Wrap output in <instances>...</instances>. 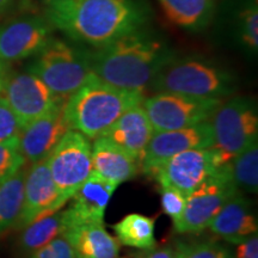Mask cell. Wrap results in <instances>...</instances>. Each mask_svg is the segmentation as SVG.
<instances>
[{
	"label": "cell",
	"mask_w": 258,
	"mask_h": 258,
	"mask_svg": "<svg viewBox=\"0 0 258 258\" xmlns=\"http://www.w3.org/2000/svg\"><path fill=\"white\" fill-rule=\"evenodd\" d=\"M43 5L54 29L93 48L143 29L148 19L139 0H43Z\"/></svg>",
	"instance_id": "6da1fadb"
},
{
	"label": "cell",
	"mask_w": 258,
	"mask_h": 258,
	"mask_svg": "<svg viewBox=\"0 0 258 258\" xmlns=\"http://www.w3.org/2000/svg\"><path fill=\"white\" fill-rule=\"evenodd\" d=\"M88 57L92 72L103 82L129 91L144 92L173 56L165 41L139 29L88 51Z\"/></svg>",
	"instance_id": "7a4b0ae2"
},
{
	"label": "cell",
	"mask_w": 258,
	"mask_h": 258,
	"mask_svg": "<svg viewBox=\"0 0 258 258\" xmlns=\"http://www.w3.org/2000/svg\"><path fill=\"white\" fill-rule=\"evenodd\" d=\"M144 99V92L116 88L95 76L66 99L63 114L70 128L90 140Z\"/></svg>",
	"instance_id": "3957f363"
},
{
	"label": "cell",
	"mask_w": 258,
	"mask_h": 258,
	"mask_svg": "<svg viewBox=\"0 0 258 258\" xmlns=\"http://www.w3.org/2000/svg\"><path fill=\"white\" fill-rule=\"evenodd\" d=\"M154 92H172L199 98L227 97L235 91L234 77L211 61L171 59L150 84Z\"/></svg>",
	"instance_id": "277c9868"
},
{
	"label": "cell",
	"mask_w": 258,
	"mask_h": 258,
	"mask_svg": "<svg viewBox=\"0 0 258 258\" xmlns=\"http://www.w3.org/2000/svg\"><path fill=\"white\" fill-rule=\"evenodd\" d=\"M28 72L64 99L96 76L90 67L88 51L60 40H51L29 64Z\"/></svg>",
	"instance_id": "5b68a950"
},
{
	"label": "cell",
	"mask_w": 258,
	"mask_h": 258,
	"mask_svg": "<svg viewBox=\"0 0 258 258\" xmlns=\"http://www.w3.org/2000/svg\"><path fill=\"white\" fill-rule=\"evenodd\" d=\"M209 121L214 147L230 160L258 140L257 105L246 97H233L221 102Z\"/></svg>",
	"instance_id": "8992f818"
},
{
	"label": "cell",
	"mask_w": 258,
	"mask_h": 258,
	"mask_svg": "<svg viewBox=\"0 0 258 258\" xmlns=\"http://www.w3.org/2000/svg\"><path fill=\"white\" fill-rule=\"evenodd\" d=\"M47 163L60 202L64 206L92 172L89 139L70 129L47 157Z\"/></svg>",
	"instance_id": "52a82bcc"
},
{
	"label": "cell",
	"mask_w": 258,
	"mask_h": 258,
	"mask_svg": "<svg viewBox=\"0 0 258 258\" xmlns=\"http://www.w3.org/2000/svg\"><path fill=\"white\" fill-rule=\"evenodd\" d=\"M228 163L189 194L182 219L173 226L176 233H201L228 199L239 191L232 180Z\"/></svg>",
	"instance_id": "ba28073f"
},
{
	"label": "cell",
	"mask_w": 258,
	"mask_h": 258,
	"mask_svg": "<svg viewBox=\"0 0 258 258\" xmlns=\"http://www.w3.org/2000/svg\"><path fill=\"white\" fill-rule=\"evenodd\" d=\"M222 99L199 98L172 92H156L145 98L143 106L154 133L175 131L208 121Z\"/></svg>",
	"instance_id": "9c48e42d"
},
{
	"label": "cell",
	"mask_w": 258,
	"mask_h": 258,
	"mask_svg": "<svg viewBox=\"0 0 258 258\" xmlns=\"http://www.w3.org/2000/svg\"><path fill=\"white\" fill-rule=\"evenodd\" d=\"M228 161L230 159L214 146L189 150L164 161L153 173L152 178L160 186H175L189 195Z\"/></svg>",
	"instance_id": "30bf717a"
},
{
	"label": "cell",
	"mask_w": 258,
	"mask_h": 258,
	"mask_svg": "<svg viewBox=\"0 0 258 258\" xmlns=\"http://www.w3.org/2000/svg\"><path fill=\"white\" fill-rule=\"evenodd\" d=\"M54 27L44 15L29 14L0 25V60L15 62L36 56L50 43Z\"/></svg>",
	"instance_id": "8fae6325"
},
{
	"label": "cell",
	"mask_w": 258,
	"mask_h": 258,
	"mask_svg": "<svg viewBox=\"0 0 258 258\" xmlns=\"http://www.w3.org/2000/svg\"><path fill=\"white\" fill-rule=\"evenodd\" d=\"M0 95L17 116L22 128L66 101L28 71L6 76Z\"/></svg>",
	"instance_id": "7c38bea8"
},
{
	"label": "cell",
	"mask_w": 258,
	"mask_h": 258,
	"mask_svg": "<svg viewBox=\"0 0 258 258\" xmlns=\"http://www.w3.org/2000/svg\"><path fill=\"white\" fill-rule=\"evenodd\" d=\"M213 146L214 135L209 120L175 131L156 132L145 151L141 169L145 175L152 177L158 167L173 156L189 150Z\"/></svg>",
	"instance_id": "4fadbf2b"
},
{
	"label": "cell",
	"mask_w": 258,
	"mask_h": 258,
	"mask_svg": "<svg viewBox=\"0 0 258 258\" xmlns=\"http://www.w3.org/2000/svg\"><path fill=\"white\" fill-rule=\"evenodd\" d=\"M62 207L47 158L31 164L25 175L23 207L15 226L16 230H22L37 219L60 211Z\"/></svg>",
	"instance_id": "5bb4252c"
},
{
	"label": "cell",
	"mask_w": 258,
	"mask_h": 258,
	"mask_svg": "<svg viewBox=\"0 0 258 258\" xmlns=\"http://www.w3.org/2000/svg\"><path fill=\"white\" fill-rule=\"evenodd\" d=\"M118 185L95 172L90 173L71 198L72 203L63 211L67 228L77 225L103 224L109 202Z\"/></svg>",
	"instance_id": "9a60e30c"
},
{
	"label": "cell",
	"mask_w": 258,
	"mask_h": 258,
	"mask_svg": "<svg viewBox=\"0 0 258 258\" xmlns=\"http://www.w3.org/2000/svg\"><path fill=\"white\" fill-rule=\"evenodd\" d=\"M64 102L22 128L18 135L19 147L29 163H37L49 156L71 129L64 118Z\"/></svg>",
	"instance_id": "2e32d148"
},
{
	"label": "cell",
	"mask_w": 258,
	"mask_h": 258,
	"mask_svg": "<svg viewBox=\"0 0 258 258\" xmlns=\"http://www.w3.org/2000/svg\"><path fill=\"white\" fill-rule=\"evenodd\" d=\"M154 133L143 103L128 109L98 137H105L123 148L141 166L145 151Z\"/></svg>",
	"instance_id": "e0dca14e"
},
{
	"label": "cell",
	"mask_w": 258,
	"mask_h": 258,
	"mask_svg": "<svg viewBox=\"0 0 258 258\" xmlns=\"http://www.w3.org/2000/svg\"><path fill=\"white\" fill-rule=\"evenodd\" d=\"M218 237L238 244L258 231V221L251 201L243 192H235L213 219L209 227Z\"/></svg>",
	"instance_id": "ac0fdd59"
},
{
	"label": "cell",
	"mask_w": 258,
	"mask_h": 258,
	"mask_svg": "<svg viewBox=\"0 0 258 258\" xmlns=\"http://www.w3.org/2000/svg\"><path fill=\"white\" fill-rule=\"evenodd\" d=\"M93 140L91 145L92 172L116 185L133 179L138 175L140 165L123 148L105 137H97Z\"/></svg>",
	"instance_id": "d6986e66"
},
{
	"label": "cell",
	"mask_w": 258,
	"mask_h": 258,
	"mask_svg": "<svg viewBox=\"0 0 258 258\" xmlns=\"http://www.w3.org/2000/svg\"><path fill=\"white\" fill-rule=\"evenodd\" d=\"M62 235L72 245L77 258H116L120 252V243L103 224L72 226Z\"/></svg>",
	"instance_id": "ffe728a7"
},
{
	"label": "cell",
	"mask_w": 258,
	"mask_h": 258,
	"mask_svg": "<svg viewBox=\"0 0 258 258\" xmlns=\"http://www.w3.org/2000/svg\"><path fill=\"white\" fill-rule=\"evenodd\" d=\"M167 19L185 30L198 31L211 21L215 0H158Z\"/></svg>",
	"instance_id": "44dd1931"
},
{
	"label": "cell",
	"mask_w": 258,
	"mask_h": 258,
	"mask_svg": "<svg viewBox=\"0 0 258 258\" xmlns=\"http://www.w3.org/2000/svg\"><path fill=\"white\" fill-rule=\"evenodd\" d=\"M66 228L63 211L60 209L51 214L44 215L22 228L18 240L19 249L25 254H31L56 237L62 235Z\"/></svg>",
	"instance_id": "7402d4cb"
},
{
	"label": "cell",
	"mask_w": 258,
	"mask_h": 258,
	"mask_svg": "<svg viewBox=\"0 0 258 258\" xmlns=\"http://www.w3.org/2000/svg\"><path fill=\"white\" fill-rule=\"evenodd\" d=\"M116 239L125 246L140 250L152 249L157 245L154 237L156 221L140 213H132L111 226Z\"/></svg>",
	"instance_id": "603a6c76"
},
{
	"label": "cell",
	"mask_w": 258,
	"mask_h": 258,
	"mask_svg": "<svg viewBox=\"0 0 258 258\" xmlns=\"http://www.w3.org/2000/svg\"><path fill=\"white\" fill-rule=\"evenodd\" d=\"M27 170L21 169L5 182L0 183V235L15 228L24 200Z\"/></svg>",
	"instance_id": "cb8c5ba5"
},
{
	"label": "cell",
	"mask_w": 258,
	"mask_h": 258,
	"mask_svg": "<svg viewBox=\"0 0 258 258\" xmlns=\"http://www.w3.org/2000/svg\"><path fill=\"white\" fill-rule=\"evenodd\" d=\"M234 185L241 192L256 194L258 190V144H251L228 163Z\"/></svg>",
	"instance_id": "d4e9b609"
},
{
	"label": "cell",
	"mask_w": 258,
	"mask_h": 258,
	"mask_svg": "<svg viewBox=\"0 0 258 258\" xmlns=\"http://www.w3.org/2000/svg\"><path fill=\"white\" fill-rule=\"evenodd\" d=\"M238 37L243 47L250 53L258 50V3L246 0L237 14Z\"/></svg>",
	"instance_id": "484cf974"
},
{
	"label": "cell",
	"mask_w": 258,
	"mask_h": 258,
	"mask_svg": "<svg viewBox=\"0 0 258 258\" xmlns=\"http://www.w3.org/2000/svg\"><path fill=\"white\" fill-rule=\"evenodd\" d=\"M25 163L27 160L21 152L18 137L0 143V183L23 169Z\"/></svg>",
	"instance_id": "4316f807"
},
{
	"label": "cell",
	"mask_w": 258,
	"mask_h": 258,
	"mask_svg": "<svg viewBox=\"0 0 258 258\" xmlns=\"http://www.w3.org/2000/svg\"><path fill=\"white\" fill-rule=\"evenodd\" d=\"M160 195L161 207H163L164 213L167 217H170L173 222V226L177 225L182 219L183 213H184L188 195L183 192L182 190L171 185H161Z\"/></svg>",
	"instance_id": "83f0119b"
},
{
	"label": "cell",
	"mask_w": 258,
	"mask_h": 258,
	"mask_svg": "<svg viewBox=\"0 0 258 258\" xmlns=\"http://www.w3.org/2000/svg\"><path fill=\"white\" fill-rule=\"evenodd\" d=\"M178 244L183 258H232L231 251L217 241H202L192 245Z\"/></svg>",
	"instance_id": "f1b7e54d"
},
{
	"label": "cell",
	"mask_w": 258,
	"mask_h": 258,
	"mask_svg": "<svg viewBox=\"0 0 258 258\" xmlns=\"http://www.w3.org/2000/svg\"><path fill=\"white\" fill-rule=\"evenodd\" d=\"M29 258H77L72 245L69 240L59 235L55 239L40 247V249L29 254Z\"/></svg>",
	"instance_id": "f546056e"
},
{
	"label": "cell",
	"mask_w": 258,
	"mask_h": 258,
	"mask_svg": "<svg viewBox=\"0 0 258 258\" xmlns=\"http://www.w3.org/2000/svg\"><path fill=\"white\" fill-rule=\"evenodd\" d=\"M21 131V122L18 121L17 116L10 108L4 97L0 95V143L18 137Z\"/></svg>",
	"instance_id": "4dcf8cb0"
},
{
	"label": "cell",
	"mask_w": 258,
	"mask_h": 258,
	"mask_svg": "<svg viewBox=\"0 0 258 258\" xmlns=\"http://www.w3.org/2000/svg\"><path fill=\"white\" fill-rule=\"evenodd\" d=\"M234 258H258V237L257 233L237 244Z\"/></svg>",
	"instance_id": "1f68e13d"
},
{
	"label": "cell",
	"mask_w": 258,
	"mask_h": 258,
	"mask_svg": "<svg viewBox=\"0 0 258 258\" xmlns=\"http://www.w3.org/2000/svg\"><path fill=\"white\" fill-rule=\"evenodd\" d=\"M177 247L164 246V247H152V249L145 250L137 258H176Z\"/></svg>",
	"instance_id": "d6a6232c"
},
{
	"label": "cell",
	"mask_w": 258,
	"mask_h": 258,
	"mask_svg": "<svg viewBox=\"0 0 258 258\" xmlns=\"http://www.w3.org/2000/svg\"><path fill=\"white\" fill-rule=\"evenodd\" d=\"M16 2L17 0H0V18L3 16H5L10 10L14 8Z\"/></svg>",
	"instance_id": "836d02e7"
},
{
	"label": "cell",
	"mask_w": 258,
	"mask_h": 258,
	"mask_svg": "<svg viewBox=\"0 0 258 258\" xmlns=\"http://www.w3.org/2000/svg\"><path fill=\"white\" fill-rule=\"evenodd\" d=\"M6 76H8V74H6L5 70V62H3V61L0 60V93L3 91V86H4Z\"/></svg>",
	"instance_id": "e575fe53"
},
{
	"label": "cell",
	"mask_w": 258,
	"mask_h": 258,
	"mask_svg": "<svg viewBox=\"0 0 258 258\" xmlns=\"http://www.w3.org/2000/svg\"><path fill=\"white\" fill-rule=\"evenodd\" d=\"M177 254H176V258H183V253H182V250H180L179 247V244H177Z\"/></svg>",
	"instance_id": "d590c367"
},
{
	"label": "cell",
	"mask_w": 258,
	"mask_h": 258,
	"mask_svg": "<svg viewBox=\"0 0 258 258\" xmlns=\"http://www.w3.org/2000/svg\"><path fill=\"white\" fill-rule=\"evenodd\" d=\"M42 2H43V0H42Z\"/></svg>",
	"instance_id": "8d00e7d4"
},
{
	"label": "cell",
	"mask_w": 258,
	"mask_h": 258,
	"mask_svg": "<svg viewBox=\"0 0 258 258\" xmlns=\"http://www.w3.org/2000/svg\"><path fill=\"white\" fill-rule=\"evenodd\" d=\"M116 258H117V257H116Z\"/></svg>",
	"instance_id": "74e56055"
}]
</instances>
